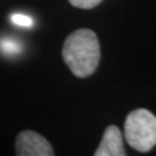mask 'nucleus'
Wrapping results in <instances>:
<instances>
[{
	"label": "nucleus",
	"mask_w": 156,
	"mask_h": 156,
	"mask_svg": "<svg viewBox=\"0 0 156 156\" xmlns=\"http://www.w3.org/2000/svg\"><path fill=\"white\" fill-rule=\"evenodd\" d=\"M0 50H2L5 55H16L21 51L18 42H16L12 38H5L0 41Z\"/></svg>",
	"instance_id": "5"
},
{
	"label": "nucleus",
	"mask_w": 156,
	"mask_h": 156,
	"mask_svg": "<svg viewBox=\"0 0 156 156\" xmlns=\"http://www.w3.org/2000/svg\"><path fill=\"white\" fill-rule=\"evenodd\" d=\"M11 21L16 26H21V27H31L34 25L33 18L23 13H13L11 16Z\"/></svg>",
	"instance_id": "6"
},
{
	"label": "nucleus",
	"mask_w": 156,
	"mask_h": 156,
	"mask_svg": "<svg viewBox=\"0 0 156 156\" xmlns=\"http://www.w3.org/2000/svg\"><path fill=\"white\" fill-rule=\"evenodd\" d=\"M103 2V0H69V3L76 8L82 9H91Z\"/></svg>",
	"instance_id": "7"
},
{
	"label": "nucleus",
	"mask_w": 156,
	"mask_h": 156,
	"mask_svg": "<svg viewBox=\"0 0 156 156\" xmlns=\"http://www.w3.org/2000/svg\"><path fill=\"white\" fill-rule=\"evenodd\" d=\"M122 134L115 125L108 126L104 130L99 147L95 151V156H125Z\"/></svg>",
	"instance_id": "4"
},
{
	"label": "nucleus",
	"mask_w": 156,
	"mask_h": 156,
	"mask_svg": "<svg viewBox=\"0 0 156 156\" xmlns=\"http://www.w3.org/2000/svg\"><path fill=\"white\" fill-rule=\"evenodd\" d=\"M16 155L18 156H52L53 150L48 140L31 130L21 131L16 139Z\"/></svg>",
	"instance_id": "3"
},
{
	"label": "nucleus",
	"mask_w": 156,
	"mask_h": 156,
	"mask_svg": "<svg viewBox=\"0 0 156 156\" xmlns=\"http://www.w3.org/2000/svg\"><path fill=\"white\" fill-rule=\"evenodd\" d=\"M125 139L131 148L147 152L156 146V117L148 109H134L124 124Z\"/></svg>",
	"instance_id": "2"
},
{
	"label": "nucleus",
	"mask_w": 156,
	"mask_h": 156,
	"mask_svg": "<svg viewBox=\"0 0 156 156\" xmlns=\"http://www.w3.org/2000/svg\"><path fill=\"white\" fill-rule=\"evenodd\" d=\"M62 58L74 76L86 78L96 70L100 60V44L90 29H80L65 39Z\"/></svg>",
	"instance_id": "1"
}]
</instances>
